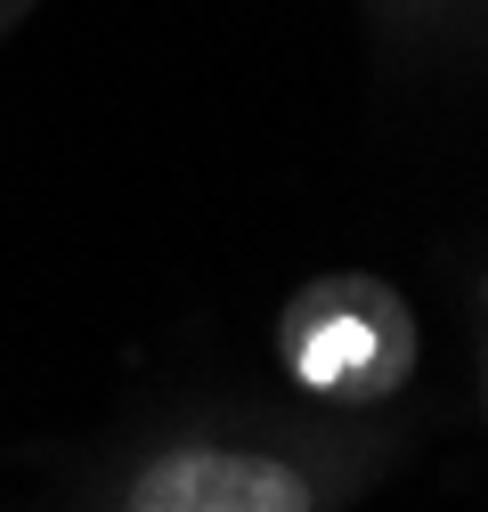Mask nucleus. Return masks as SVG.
Here are the masks:
<instances>
[{"label":"nucleus","instance_id":"1","mask_svg":"<svg viewBox=\"0 0 488 512\" xmlns=\"http://www.w3.org/2000/svg\"><path fill=\"white\" fill-rule=\"evenodd\" d=\"M399 456L383 407H188L122 439L82 512H350Z\"/></svg>","mask_w":488,"mask_h":512},{"label":"nucleus","instance_id":"4","mask_svg":"<svg viewBox=\"0 0 488 512\" xmlns=\"http://www.w3.org/2000/svg\"><path fill=\"white\" fill-rule=\"evenodd\" d=\"M480 382H488V366H480Z\"/></svg>","mask_w":488,"mask_h":512},{"label":"nucleus","instance_id":"3","mask_svg":"<svg viewBox=\"0 0 488 512\" xmlns=\"http://www.w3.org/2000/svg\"><path fill=\"white\" fill-rule=\"evenodd\" d=\"M25 9H33V0H0V33H9V25L25 17Z\"/></svg>","mask_w":488,"mask_h":512},{"label":"nucleus","instance_id":"2","mask_svg":"<svg viewBox=\"0 0 488 512\" xmlns=\"http://www.w3.org/2000/svg\"><path fill=\"white\" fill-rule=\"evenodd\" d=\"M277 366L301 399L375 415L415 374V317L383 277H318L277 317Z\"/></svg>","mask_w":488,"mask_h":512}]
</instances>
